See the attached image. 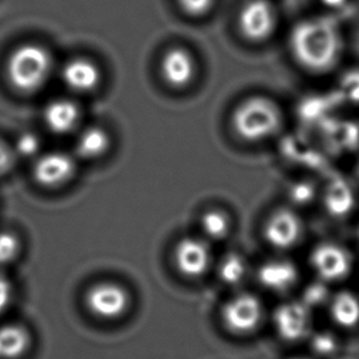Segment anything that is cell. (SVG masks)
I'll list each match as a JSON object with an SVG mask.
<instances>
[{
  "label": "cell",
  "instance_id": "obj_1",
  "mask_svg": "<svg viewBox=\"0 0 359 359\" xmlns=\"http://www.w3.org/2000/svg\"><path fill=\"white\" fill-rule=\"evenodd\" d=\"M290 44L297 63L316 74L335 68L344 49L339 26L324 18L304 20L296 25Z\"/></svg>",
  "mask_w": 359,
  "mask_h": 359
},
{
  "label": "cell",
  "instance_id": "obj_2",
  "mask_svg": "<svg viewBox=\"0 0 359 359\" xmlns=\"http://www.w3.org/2000/svg\"><path fill=\"white\" fill-rule=\"evenodd\" d=\"M53 65L48 49L36 43L21 44L10 54L6 74L10 83L21 93H34L42 88Z\"/></svg>",
  "mask_w": 359,
  "mask_h": 359
},
{
  "label": "cell",
  "instance_id": "obj_3",
  "mask_svg": "<svg viewBox=\"0 0 359 359\" xmlns=\"http://www.w3.org/2000/svg\"><path fill=\"white\" fill-rule=\"evenodd\" d=\"M281 121V112L273 101L260 96L243 101L232 116L236 134L248 142H260L273 135Z\"/></svg>",
  "mask_w": 359,
  "mask_h": 359
},
{
  "label": "cell",
  "instance_id": "obj_4",
  "mask_svg": "<svg viewBox=\"0 0 359 359\" xmlns=\"http://www.w3.org/2000/svg\"><path fill=\"white\" fill-rule=\"evenodd\" d=\"M85 303L91 314L102 320H116L130 306V296L124 287L113 282H101L86 292Z\"/></svg>",
  "mask_w": 359,
  "mask_h": 359
},
{
  "label": "cell",
  "instance_id": "obj_5",
  "mask_svg": "<svg viewBox=\"0 0 359 359\" xmlns=\"http://www.w3.org/2000/svg\"><path fill=\"white\" fill-rule=\"evenodd\" d=\"M311 264L320 281L331 283L350 276L353 269V257L348 249L340 244L321 243L311 252Z\"/></svg>",
  "mask_w": 359,
  "mask_h": 359
},
{
  "label": "cell",
  "instance_id": "obj_6",
  "mask_svg": "<svg viewBox=\"0 0 359 359\" xmlns=\"http://www.w3.org/2000/svg\"><path fill=\"white\" fill-rule=\"evenodd\" d=\"M262 314V301L250 293H242L226 303L222 309V320L229 331L245 335L260 325Z\"/></svg>",
  "mask_w": 359,
  "mask_h": 359
},
{
  "label": "cell",
  "instance_id": "obj_7",
  "mask_svg": "<svg viewBox=\"0 0 359 359\" xmlns=\"http://www.w3.org/2000/svg\"><path fill=\"white\" fill-rule=\"evenodd\" d=\"M239 29L252 42H262L271 36L276 26V11L269 0H248L238 19Z\"/></svg>",
  "mask_w": 359,
  "mask_h": 359
},
{
  "label": "cell",
  "instance_id": "obj_8",
  "mask_svg": "<svg viewBox=\"0 0 359 359\" xmlns=\"http://www.w3.org/2000/svg\"><path fill=\"white\" fill-rule=\"evenodd\" d=\"M311 308L303 302H290L277 308L273 323L282 340H303L309 335L311 327Z\"/></svg>",
  "mask_w": 359,
  "mask_h": 359
},
{
  "label": "cell",
  "instance_id": "obj_9",
  "mask_svg": "<svg viewBox=\"0 0 359 359\" xmlns=\"http://www.w3.org/2000/svg\"><path fill=\"white\" fill-rule=\"evenodd\" d=\"M303 234V224L299 216L288 209L278 210L267 219L264 236L275 249L287 250L299 242Z\"/></svg>",
  "mask_w": 359,
  "mask_h": 359
},
{
  "label": "cell",
  "instance_id": "obj_10",
  "mask_svg": "<svg viewBox=\"0 0 359 359\" xmlns=\"http://www.w3.org/2000/svg\"><path fill=\"white\" fill-rule=\"evenodd\" d=\"M212 255L208 243L199 238H183L175 249V262L185 277L198 278L209 270Z\"/></svg>",
  "mask_w": 359,
  "mask_h": 359
},
{
  "label": "cell",
  "instance_id": "obj_11",
  "mask_svg": "<svg viewBox=\"0 0 359 359\" xmlns=\"http://www.w3.org/2000/svg\"><path fill=\"white\" fill-rule=\"evenodd\" d=\"M75 161L64 152H49L41 156L34 165L37 183L47 188H55L68 183L75 175Z\"/></svg>",
  "mask_w": 359,
  "mask_h": 359
},
{
  "label": "cell",
  "instance_id": "obj_12",
  "mask_svg": "<svg viewBox=\"0 0 359 359\" xmlns=\"http://www.w3.org/2000/svg\"><path fill=\"white\" fill-rule=\"evenodd\" d=\"M196 74V63L187 49H168L161 62V75L167 85L173 88H184L191 83Z\"/></svg>",
  "mask_w": 359,
  "mask_h": 359
},
{
  "label": "cell",
  "instance_id": "obj_13",
  "mask_svg": "<svg viewBox=\"0 0 359 359\" xmlns=\"http://www.w3.org/2000/svg\"><path fill=\"white\" fill-rule=\"evenodd\" d=\"M101 70L97 64L86 58L69 60L62 70L64 83L72 91L79 93H91L101 83Z\"/></svg>",
  "mask_w": 359,
  "mask_h": 359
},
{
  "label": "cell",
  "instance_id": "obj_14",
  "mask_svg": "<svg viewBox=\"0 0 359 359\" xmlns=\"http://www.w3.org/2000/svg\"><path fill=\"white\" fill-rule=\"evenodd\" d=\"M324 205L335 219L348 217L357 205V191L350 180L342 177L330 180L324 193Z\"/></svg>",
  "mask_w": 359,
  "mask_h": 359
},
{
  "label": "cell",
  "instance_id": "obj_15",
  "mask_svg": "<svg viewBox=\"0 0 359 359\" xmlns=\"http://www.w3.org/2000/svg\"><path fill=\"white\" fill-rule=\"evenodd\" d=\"M43 121L54 134H68L79 124L80 109L78 104L70 100H54L44 108Z\"/></svg>",
  "mask_w": 359,
  "mask_h": 359
},
{
  "label": "cell",
  "instance_id": "obj_16",
  "mask_svg": "<svg viewBox=\"0 0 359 359\" xmlns=\"http://www.w3.org/2000/svg\"><path fill=\"white\" fill-rule=\"evenodd\" d=\"M257 277L262 286L270 291H287L298 281V269L293 262L277 259L265 262L259 269Z\"/></svg>",
  "mask_w": 359,
  "mask_h": 359
},
{
  "label": "cell",
  "instance_id": "obj_17",
  "mask_svg": "<svg viewBox=\"0 0 359 359\" xmlns=\"http://www.w3.org/2000/svg\"><path fill=\"white\" fill-rule=\"evenodd\" d=\"M330 314L337 325L352 329L359 324V297L353 292L341 291L330 297Z\"/></svg>",
  "mask_w": 359,
  "mask_h": 359
},
{
  "label": "cell",
  "instance_id": "obj_18",
  "mask_svg": "<svg viewBox=\"0 0 359 359\" xmlns=\"http://www.w3.org/2000/svg\"><path fill=\"white\" fill-rule=\"evenodd\" d=\"M31 336L20 325L0 326V359H19L29 351Z\"/></svg>",
  "mask_w": 359,
  "mask_h": 359
},
{
  "label": "cell",
  "instance_id": "obj_19",
  "mask_svg": "<svg viewBox=\"0 0 359 359\" xmlns=\"http://www.w3.org/2000/svg\"><path fill=\"white\" fill-rule=\"evenodd\" d=\"M111 146L107 131L100 126H90L80 133L76 141V152L85 160H96L104 155Z\"/></svg>",
  "mask_w": 359,
  "mask_h": 359
},
{
  "label": "cell",
  "instance_id": "obj_20",
  "mask_svg": "<svg viewBox=\"0 0 359 359\" xmlns=\"http://www.w3.org/2000/svg\"><path fill=\"white\" fill-rule=\"evenodd\" d=\"M201 229L205 236L212 241H222L231 231V221L224 211L210 210L201 217Z\"/></svg>",
  "mask_w": 359,
  "mask_h": 359
},
{
  "label": "cell",
  "instance_id": "obj_21",
  "mask_svg": "<svg viewBox=\"0 0 359 359\" xmlns=\"http://www.w3.org/2000/svg\"><path fill=\"white\" fill-rule=\"evenodd\" d=\"M247 272L245 262L238 254H229L219 264V276L227 285H238Z\"/></svg>",
  "mask_w": 359,
  "mask_h": 359
},
{
  "label": "cell",
  "instance_id": "obj_22",
  "mask_svg": "<svg viewBox=\"0 0 359 359\" xmlns=\"http://www.w3.org/2000/svg\"><path fill=\"white\" fill-rule=\"evenodd\" d=\"M337 93L342 102L359 106V69L348 70L341 78Z\"/></svg>",
  "mask_w": 359,
  "mask_h": 359
},
{
  "label": "cell",
  "instance_id": "obj_23",
  "mask_svg": "<svg viewBox=\"0 0 359 359\" xmlns=\"http://www.w3.org/2000/svg\"><path fill=\"white\" fill-rule=\"evenodd\" d=\"M21 250V243L18 236L8 231L0 232V266L14 262Z\"/></svg>",
  "mask_w": 359,
  "mask_h": 359
},
{
  "label": "cell",
  "instance_id": "obj_24",
  "mask_svg": "<svg viewBox=\"0 0 359 359\" xmlns=\"http://www.w3.org/2000/svg\"><path fill=\"white\" fill-rule=\"evenodd\" d=\"M39 139L34 133H21L15 141V151L22 157H32L37 155L39 150Z\"/></svg>",
  "mask_w": 359,
  "mask_h": 359
},
{
  "label": "cell",
  "instance_id": "obj_25",
  "mask_svg": "<svg viewBox=\"0 0 359 359\" xmlns=\"http://www.w3.org/2000/svg\"><path fill=\"white\" fill-rule=\"evenodd\" d=\"M329 301H330V296H329V292L326 290L325 282L321 281L320 283L311 285V287L306 288L302 302L311 309L314 306H321L325 302Z\"/></svg>",
  "mask_w": 359,
  "mask_h": 359
},
{
  "label": "cell",
  "instance_id": "obj_26",
  "mask_svg": "<svg viewBox=\"0 0 359 359\" xmlns=\"http://www.w3.org/2000/svg\"><path fill=\"white\" fill-rule=\"evenodd\" d=\"M180 9L184 11L185 14L198 18L206 14L211 10L214 5L215 0H177Z\"/></svg>",
  "mask_w": 359,
  "mask_h": 359
},
{
  "label": "cell",
  "instance_id": "obj_27",
  "mask_svg": "<svg viewBox=\"0 0 359 359\" xmlns=\"http://www.w3.org/2000/svg\"><path fill=\"white\" fill-rule=\"evenodd\" d=\"M311 345L316 353L327 355H331L336 350L337 344H336L335 337L330 334H319L313 337Z\"/></svg>",
  "mask_w": 359,
  "mask_h": 359
},
{
  "label": "cell",
  "instance_id": "obj_28",
  "mask_svg": "<svg viewBox=\"0 0 359 359\" xmlns=\"http://www.w3.org/2000/svg\"><path fill=\"white\" fill-rule=\"evenodd\" d=\"M314 188L309 183H301L297 184L294 188H292L291 195L293 201H296L297 204H308L311 203L314 198Z\"/></svg>",
  "mask_w": 359,
  "mask_h": 359
},
{
  "label": "cell",
  "instance_id": "obj_29",
  "mask_svg": "<svg viewBox=\"0 0 359 359\" xmlns=\"http://www.w3.org/2000/svg\"><path fill=\"white\" fill-rule=\"evenodd\" d=\"M14 288L6 277L0 275V314L4 313L13 301Z\"/></svg>",
  "mask_w": 359,
  "mask_h": 359
},
{
  "label": "cell",
  "instance_id": "obj_30",
  "mask_svg": "<svg viewBox=\"0 0 359 359\" xmlns=\"http://www.w3.org/2000/svg\"><path fill=\"white\" fill-rule=\"evenodd\" d=\"M11 152L9 149L0 141V175H4L5 172H8V170L11 165Z\"/></svg>",
  "mask_w": 359,
  "mask_h": 359
},
{
  "label": "cell",
  "instance_id": "obj_31",
  "mask_svg": "<svg viewBox=\"0 0 359 359\" xmlns=\"http://www.w3.org/2000/svg\"><path fill=\"white\" fill-rule=\"evenodd\" d=\"M326 6H329L331 9H340L348 0H321Z\"/></svg>",
  "mask_w": 359,
  "mask_h": 359
},
{
  "label": "cell",
  "instance_id": "obj_32",
  "mask_svg": "<svg viewBox=\"0 0 359 359\" xmlns=\"http://www.w3.org/2000/svg\"><path fill=\"white\" fill-rule=\"evenodd\" d=\"M355 173H357V180H358L359 184V158L358 162H357V168H355Z\"/></svg>",
  "mask_w": 359,
  "mask_h": 359
},
{
  "label": "cell",
  "instance_id": "obj_33",
  "mask_svg": "<svg viewBox=\"0 0 359 359\" xmlns=\"http://www.w3.org/2000/svg\"><path fill=\"white\" fill-rule=\"evenodd\" d=\"M292 359H306V358H303V357H296V358H292Z\"/></svg>",
  "mask_w": 359,
  "mask_h": 359
},
{
  "label": "cell",
  "instance_id": "obj_34",
  "mask_svg": "<svg viewBox=\"0 0 359 359\" xmlns=\"http://www.w3.org/2000/svg\"><path fill=\"white\" fill-rule=\"evenodd\" d=\"M358 239H359V227H358Z\"/></svg>",
  "mask_w": 359,
  "mask_h": 359
}]
</instances>
